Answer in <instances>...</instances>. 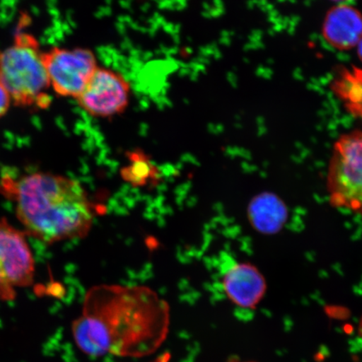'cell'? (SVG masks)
I'll list each match as a JSON object with an SVG mask.
<instances>
[{"instance_id": "obj_1", "label": "cell", "mask_w": 362, "mask_h": 362, "mask_svg": "<svg viewBox=\"0 0 362 362\" xmlns=\"http://www.w3.org/2000/svg\"><path fill=\"white\" fill-rule=\"evenodd\" d=\"M170 321L168 303L151 288L102 284L86 294L71 332L86 355L140 358L165 342Z\"/></svg>"}, {"instance_id": "obj_2", "label": "cell", "mask_w": 362, "mask_h": 362, "mask_svg": "<svg viewBox=\"0 0 362 362\" xmlns=\"http://www.w3.org/2000/svg\"><path fill=\"white\" fill-rule=\"evenodd\" d=\"M0 193L15 206L27 236L45 244L83 238L92 229L93 203L83 185L66 176L43 171L6 175Z\"/></svg>"}, {"instance_id": "obj_3", "label": "cell", "mask_w": 362, "mask_h": 362, "mask_svg": "<svg viewBox=\"0 0 362 362\" xmlns=\"http://www.w3.org/2000/svg\"><path fill=\"white\" fill-rule=\"evenodd\" d=\"M0 83L13 103L21 107L45 108L51 103L44 52L33 34L17 31L13 42L0 49Z\"/></svg>"}, {"instance_id": "obj_4", "label": "cell", "mask_w": 362, "mask_h": 362, "mask_svg": "<svg viewBox=\"0 0 362 362\" xmlns=\"http://www.w3.org/2000/svg\"><path fill=\"white\" fill-rule=\"evenodd\" d=\"M327 184L334 207L362 215V131L344 134L334 143Z\"/></svg>"}, {"instance_id": "obj_5", "label": "cell", "mask_w": 362, "mask_h": 362, "mask_svg": "<svg viewBox=\"0 0 362 362\" xmlns=\"http://www.w3.org/2000/svg\"><path fill=\"white\" fill-rule=\"evenodd\" d=\"M35 261L27 235L0 219V298L13 300L16 289L34 282Z\"/></svg>"}, {"instance_id": "obj_6", "label": "cell", "mask_w": 362, "mask_h": 362, "mask_svg": "<svg viewBox=\"0 0 362 362\" xmlns=\"http://www.w3.org/2000/svg\"><path fill=\"white\" fill-rule=\"evenodd\" d=\"M49 86L58 96L78 98L98 67L93 52L85 48L53 47L44 52Z\"/></svg>"}, {"instance_id": "obj_7", "label": "cell", "mask_w": 362, "mask_h": 362, "mask_svg": "<svg viewBox=\"0 0 362 362\" xmlns=\"http://www.w3.org/2000/svg\"><path fill=\"white\" fill-rule=\"evenodd\" d=\"M129 98L130 85L123 75L98 67L76 101L90 116L110 117L126 110Z\"/></svg>"}, {"instance_id": "obj_8", "label": "cell", "mask_w": 362, "mask_h": 362, "mask_svg": "<svg viewBox=\"0 0 362 362\" xmlns=\"http://www.w3.org/2000/svg\"><path fill=\"white\" fill-rule=\"evenodd\" d=\"M223 285L229 300L244 309H255L267 289L264 276L249 262H236L230 266L223 275Z\"/></svg>"}, {"instance_id": "obj_9", "label": "cell", "mask_w": 362, "mask_h": 362, "mask_svg": "<svg viewBox=\"0 0 362 362\" xmlns=\"http://www.w3.org/2000/svg\"><path fill=\"white\" fill-rule=\"evenodd\" d=\"M322 35L338 51L357 47L362 40V15L349 4H337L325 18Z\"/></svg>"}, {"instance_id": "obj_10", "label": "cell", "mask_w": 362, "mask_h": 362, "mask_svg": "<svg viewBox=\"0 0 362 362\" xmlns=\"http://www.w3.org/2000/svg\"><path fill=\"white\" fill-rule=\"evenodd\" d=\"M249 219L255 228L265 234L279 232L287 218V208L274 194H262L253 200L248 209Z\"/></svg>"}, {"instance_id": "obj_11", "label": "cell", "mask_w": 362, "mask_h": 362, "mask_svg": "<svg viewBox=\"0 0 362 362\" xmlns=\"http://www.w3.org/2000/svg\"><path fill=\"white\" fill-rule=\"evenodd\" d=\"M133 164L127 170V180L134 184L143 185L144 180L149 176L153 167L146 157L140 153H133Z\"/></svg>"}, {"instance_id": "obj_12", "label": "cell", "mask_w": 362, "mask_h": 362, "mask_svg": "<svg viewBox=\"0 0 362 362\" xmlns=\"http://www.w3.org/2000/svg\"><path fill=\"white\" fill-rule=\"evenodd\" d=\"M12 103L10 95L4 86L0 83V119L6 115Z\"/></svg>"}, {"instance_id": "obj_13", "label": "cell", "mask_w": 362, "mask_h": 362, "mask_svg": "<svg viewBox=\"0 0 362 362\" xmlns=\"http://www.w3.org/2000/svg\"><path fill=\"white\" fill-rule=\"evenodd\" d=\"M171 357V354L169 351H165L163 352L161 355L156 356V358L151 362H170Z\"/></svg>"}, {"instance_id": "obj_14", "label": "cell", "mask_w": 362, "mask_h": 362, "mask_svg": "<svg viewBox=\"0 0 362 362\" xmlns=\"http://www.w3.org/2000/svg\"><path fill=\"white\" fill-rule=\"evenodd\" d=\"M357 49H358V56L362 62V40L358 45H357Z\"/></svg>"}, {"instance_id": "obj_15", "label": "cell", "mask_w": 362, "mask_h": 362, "mask_svg": "<svg viewBox=\"0 0 362 362\" xmlns=\"http://www.w3.org/2000/svg\"><path fill=\"white\" fill-rule=\"evenodd\" d=\"M332 1L336 2L338 4H349L350 2L353 1V0H332Z\"/></svg>"}, {"instance_id": "obj_16", "label": "cell", "mask_w": 362, "mask_h": 362, "mask_svg": "<svg viewBox=\"0 0 362 362\" xmlns=\"http://www.w3.org/2000/svg\"><path fill=\"white\" fill-rule=\"evenodd\" d=\"M360 329H361V333L362 334V321H361V328Z\"/></svg>"}]
</instances>
